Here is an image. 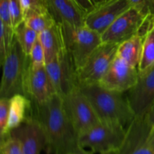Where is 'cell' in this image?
<instances>
[{
	"mask_svg": "<svg viewBox=\"0 0 154 154\" xmlns=\"http://www.w3.org/2000/svg\"><path fill=\"white\" fill-rule=\"evenodd\" d=\"M100 154H117V151H108L105 152V153H102Z\"/></svg>",
	"mask_w": 154,
	"mask_h": 154,
	"instance_id": "35",
	"label": "cell"
},
{
	"mask_svg": "<svg viewBox=\"0 0 154 154\" xmlns=\"http://www.w3.org/2000/svg\"><path fill=\"white\" fill-rule=\"evenodd\" d=\"M0 22L7 26H13L9 7V0H0Z\"/></svg>",
	"mask_w": 154,
	"mask_h": 154,
	"instance_id": "30",
	"label": "cell"
},
{
	"mask_svg": "<svg viewBox=\"0 0 154 154\" xmlns=\"http://www.w3.org/2000/svg\"><path fill=\"white\" fill-rule=\"evenodd\" d=\"M23 13L26 11H49L47 0H21Z\"/></svg>",
	"mask_w": 154,
	"mask_h": 154,
	"instance_id": "29",
	"label": "cell"
},
{
	"mask_svg": "<svg viewBox=\"0 0 154 154\" xmlns=\"http://www.w3.org/2000/svg\"><path fill=\"white\" fill-rule=\"evenodd\" d=\"M32 117L39 121L45 135L47 154H75L79 135L66 111L61 96L55 94L44 103L32 102Z\"/></svg>",
	"mask_w": 154,
	"mask_h": 154,
	"instance_id": "1",
	"label": "cell"
},
{
	"mask_svg": "<svg viewBox=\"0 0 154 154\" xmlns=\"http://www.w3.org/2000/svg\"><path fill=\"white\" fill-rule=\"evenodd\" d=\"M23 22L38 33L52 26L56 22L55 18L50 11H37L29 10L24 12Z\"/></svg>",
	"mask_w": 154,
	"mask_h": 154,
	"instance_id": "20",
	"label": "cell"
},
{
	"mask_svg": "<svg viewBox=\"0 0 154 154\" xmlns=\"http://www.w3.org/2000/svg\"><path fill=\"white\" fill-rule=\"evenodd\" d=\"M45 68L56 94L62 98L78 87L76 67L68 51L54 57L45 64Z\"/></svg>",
	"mask_w": 154,
	"mask_h": 154,
	"instance_id": "9",
	"label": "cell"
},
{
	"mask_svg": "<svg viewBox=\"0 0 154 154\" xmlns=\"http://www.w3.org/2000/svg\"><path fill=\"white\" fill-rule=\"evenodd\" d=\"M126 95L135 116L147 114L154 103V63L139 72L136 83Z\"/></svg>",
	"mask_w": 154,
	"mask_h": 154,
	"instance_id": "12",
	"label": "cell"
},
{
	"mask_svg": "<svg viewBox=\"0 0 154 154\" xmlns=\"http://www.w3.org/2000/svg\"><path fill=\"white\" fill-rule=\"evenodd\" d=\"M29 60V56L23 52L14 38L13 45L2 65L0 97L11 98L17 94L25 95L24 79Z\"/></svg>",
	"mask_w": 154,
	"mask_h": 154,
	"instance_id": "3",
	"label": "cell"
},
{
	"mask_svg": "<svg viewBox=\"0 0 154 154\" xmlns=\"http://www.w3.org/2000/svg\"><path fill=\"white\" fill-rule=\"evenodd\" d=\"M119 45L102 42L77 70V84L79 87L99 84L117 56Z\"/></svg>",
	"mask_w": 154,
	"mask_h": 154,
	"instance_id": "6",
	"label": "cell"
},
{
	"mask_svg": "<svg viewBox=\"0 0 154 154\" xmlns=\"http://www.w3.org/2000/svg\"><path fill=\"white\" fill-rule=\"evenodd\" d=\"M152 129L146 114L135 116L126 126L124 140L117 154H154Z\"/></svg>",
	"mask_w": 154,
	"mask_h": 154,
	"instance_id": "7",
	"label": "cell"
},
{
	"mask_svg": "<svg viewBox=\"0 0 154 154\" xmlns=\"http://www.w3.org/2000/svg\"><path fill=\"white\" fill-rule=\"evenodd\" d=\"M153 26H154V15L153 16Z\"/></svg>",
	"mask_w": 154,
	"mask_h": 154,
	"instance_id": "37",
	"label": "cell"
},
{
	"mask_svg": "<svg viewBox=\"0 0 154 154\" xmlns=\"http://www.w3.org/2000/svg\"><path fill=\"white\" fill-rule=\"evenodd\" d=\"M11 16L13 27H16L23 22L24 13L21 0H9Z\"/></svg>",
	"mask_w": 154,
	"mask_h": 154,
	"instance_id": "27",
	"label": "cell"
},
{
	"mask_svg": "<svg viewBox=\"0 0 154 154\" xmlns=\"http://www.w3.org/2000/svg\"><path fill=\"white\" fill-rule=\"evenodd\" d=\"M103 1H105V0H91V2H93V4L94 5H96V4H99V3L102 2Z\"/></svg>",
	"mask_w": 154,
	"mask_h": 154,
	"instance_id": "34",
	"label": "cell"
},
{
	"mask_svg": "<svg viewBox=\"0 0 154 154\" xmlns=\"http://www.w3.org/2000/svg\"><path fill=\"white\" fill-rule=\"evenodd\" d=\"M1 23L0 32V63H4L6 56L8 54L14 41V29L13 26Z\"/></svg>",
	"mask_w": 154,
	"mask_h": 154,
	"instance_id": "23",
	"label": "cell"
},
{
	"mask_svg": "<svg viewBox=\"0 0 154 154\" xmlns=\"http://www.w3.org/2000/svg\"><path fill=\"white\" fill-rule=\"evenodd\" d=\"M138 68L132 67L116 56L99 84L114 91L126 93L138 80Z\"/></svg>",
	"mask_w": 154,
	"mask_h": 154,
	"instance_id": "13",
	"label": "cell"
},
{
	"mask_svg": "<svg viewBox=\"0 0 154 154\" xmlns=\"http://www.w3.org/2000/svg\"><path fill=\"white\" fill-rule=\"evenodd\" d=\"M24 93L32 102L38 104L47 102L56 94L45 66L33 67L29 60L24 79Z\"/></svg>",
	"mask_w": 154,
	"mask_h": 154,
	"instance_id": "14",
	"label": "cell"
},
{
	"mask_svg": "<svg viewBox=\"0 0 154 154\" xmlns=\"http://www.w3.org/2000/svg\"><path fill=\"white\" fill-rule=\"evenodd\" d=\"M47 3L57 22L72 26H84L86 11L75 0H47Z\"/></svg>",
	"mask_w": 154,
	"mask_h": 154,
	"instance_id": "16",
	"label": "cell"
},
{
	"mask_svg": "<svg viewBox=\"0 0 154 154\" xmlns=\"http://www.w3.org/2000/svg\"><path fill=\"white\" fill-rule=\"evenodd\" d=\"M154 63V27L146 35L143 43L141 61L138 66V71L145 70Z\"/></svg>",
	"mask_w": 154,
	"mask_h": 154,
	"instance_id": "22",
	"label": "cell"
},
{
	"mask_svg": "<svg viewBox=\"0 0 154 154\" xmlns=\"http://www.w3.org/2000/svg\"><path fill=\"white\" fill-rule=\"evenodd\" d=\"M10 98H0V137L8 134Z\"/></svg>",
	"mask_w": 154,
	"mask_h": 154,
	"instance_id": "26",
	"label": "cell"
},
{
	"mask_svg": "<svg viewBox=\"0 0 154 154\" xmlns=\"http://www.w3.org/2000/svg\"><path fill=\"white\" fill-rule=\"evenodd\" d=\"M29 58L30 64L33 67H42L45 66L46 60H45V50L38 38L32 48L29 55Z\"/></svg>",
	"mask_w": 154,
	"mask_h": 154,
	"instance_id": "25",
	"label": "cell"
},
{
	"mask_svg": "<svg viewBox=\"0 0 154 154\" xmlns=\"http://www.w3.org/2000/svg\"><path fill=\"white\" fill-rule=\"evenodd\" d=\"M146 116H147V120H149L150 123L152 125H154V103L153 104V105L151 106V108H150L147 113L146 114Z\"/></svg>",
	"mask_w": 154,
	"mask_h": 154,
	"instance_id": "32",
	"label": "cell"
},
{
	"mask_svg": "<svg viewBox=\"0 0 154 154\" xmlns=\"http://www.w3.org/2000/svg\"><path fill=\"white\" fill-rule=\"evenodd\" d=\"M32 117V101L23 94L10 98L8 133Z\"/></svg>",
	"mask_w": 154,
	"mask_h": 154,
	"instance_id": "18",
	"label": "cell"
},
{
	"mask_svg": "<svg viewBox=\"0 0 154 154\" xmlns=\"http://www.w3.org/2000/svg\"><path fill=\"white\" fill-rule=\"evenodd\" d=\"M80 89L100 120L117 122L126 127L135 118L126 93L108 90L99 84L84 86Z\"/></svg>",
	"mask_w": 154,
	"mask_h": 154,
	"instance_id": "2",
	"label": "cell"
},
{
	"mask_svg": "<svg viewBox=\"0 0 154 154\" xmlns=\"http://www.w3.org/2000/svg\"><path fill=\"white\" fill-rule=\"evenodd\" d=\"M20 143L24 154H40L45 150V135L38 120L31 117L9 132Z\"/></svg>",
	"mask_w": 154,
	"mask_h": 154,
	"instance_id": "15",
	"label": "cell"
},
{
	"mask_svg": "<svg viewBox=\"0 0 154 154\" xmlns=\"http://www.w3.org/2000/svg\"><path fill=\"white\" fill-rule=\"evenodd\" d=\"M66 111L78 135L87 132L100 120L79 87H75L63 97Z\"/></svg>",
	"mask_w": 154,
	"mask_h": 154,
	"instance_id": "8",
	"label": "cell"
},
{
	"mask_svg": "<svg viewBox=\"0 0 154 154\" xmlns=\"http://www.w3.org/2000/svg\"><path fill=\"white\" fill-rule=\"evenodd\" d=\"M131 8L127 0H105L86 12L84 25L102 35L104 32Z\"/></svg>",
	"mask_w": 154,
	"mask_h": 154,
	"instance_id": "10",
	"label": "cell"
},
{
	"mask_svg": "<svg viewBox=\"0 0 154 154\" xmlns=\"http://www.w3.org/2000/svg\"><path fill=\"white\" fill-rule=\"evenodd\" d=\"M0 154H24L20 143L10 133L1 137Z\"/></svg>",
	"mask_w": 154,
	"mask_h": 154,
	"instance_id": "24",
	"label": "cell"
},
{
	"mask_svg": "<svg viewBox=\"0 0 154 154\" xmlns=\"http://www.w3.org/2000/svg\"><path fill=\"white\" fill-rule=\"evenodd\" d=\"M63 26L68 51L78 70L103 42L102 35L85 25L72 26L63 24Z\"/></svg>",
	"mask_w": 154,
	"mask_h": 154,
	"instance_id": "5",
	"label": "cell"
},
{
	"mask_svg": "<svg viewBox=\"0 0 154 154\" xmlns=\"http://www.w3.org/2000/svg\"><path fill=\"white\" fill-rule=\"evenodd\" d=\"M126 127L117 122L100 120L97 124L79 135V144L96 153L117 151L121 146Z\"/></svg>",
	"mask_w": 154,
	"mask_h": 154,
	"instance_id": "4",
	"label": "cell"
},
{
	"mask_svg": "<svg viewBox=\"0 0 154 154\" xmlns=\"http://www.w3.org/2000/svg\"><path fill=\"white\" fill-rule=\"evenodd\" d=\"M146 17L131 7L102 34V42L120 45L133 36L140 35Z\"/></svg>",
	"mask_w": 154,
	"mask_h": 154,
	"instance_id": "11",
	"label": "cell"
},
{
	"mask_svg": "<svg viewBox=\"0 0 154 154\" xmlns=\"http://www.w3.org/2000/svg\"><path fill=\"white\" fill-rule=\"evenodd\" d=\"M75 1L86 12L89 11L94 7V5L93 4L91 0H75Z\"/></svg>",
	"mask_w": 154,
	"mask_h": 154,
	"instance_id": "31",
	"label": "cell"
},
{
	"mask_svg": "<svg viewBox=\"0 0 154 154\" xmlns=\"http://www.w3.org/2000/svg\"><path fill=\"white\" fill-rule=\"evenodd\" d=\"M75 154H95L92 150H87V148L82 147L81 146H79L78 149L75 151Z\"/></svg>",
	"mask_w": 154,
	"mask_h": 154,
	"instance_id": "33",
	"label": "cell"
},
{
	"mask_svg": "<svg viewBox=\"0 0 154 154\" xmlns=\"http://www.w3.org/2000/svg\"><path fill=\"white\" fill-rule=\"evenodd\" d=\"M38 39L45 50L46 63L68 51L63 26L60 22H56L52 26L39 33Z\"/></svg>",
	"mask_w": 154,
	"mask_h": 154,
	"instance_id": "17",
	"label": "cell"
},
{
	"mask_svg": "<svg viewBox=\"0 0 154 154\" xmlns=\"http://www.w3.org/2000/svg\"><path fill=\"white\" fill-rule=\"evenodd\" d=\"M14 36L23 52L29 55L32 48L38 38V33L32 29L24 22L14 27Z\"/></svg>",
	"mask_w": 154,
	"mask_h": 154,
	"instance_id": "21",
	"label": "cell"
},
{
	"mask_svg": "<svg viewBox=\"0 0 154 154\" xmlns=\"http://www.w3.org/2000/svg\"><path fill=\"white\" fill-rule=\"evenodd\" d=\"M144 37L145 36L137 35L119 45L117 57L129 66L138 68L142 54Z\"/></svg>",
	"mask_w": 154,
	"mask_h": 154,
	"instance_id": "19",
	"label": "cell"
},
{
	"mask_svg": "<svg viewBox=\"0 0 154 154\" xmlns=\"http://www.w3.org/2000/svg\"><path fill=\"white\" fill-rule=\"evenodd\" d=\"M131 7L144 16L154 15V0H127Z\"/></svg>",
	"mask_w": 154,
	"mask_h": 154,
	"instance_id": "28",
	"label": "cell"
},
{
	"mask_svg": "<svg viewBox=\"0 0 154 154\" xmlns=\"http://www.w3.org/2000/svg\"><path fill=\"white\" fill-rule=\"evenodd\" d=\"M152 139H153V142L154 144V125L153 126V129H152Z\"/></svg>",
	"mask_w": 154,
	"mask_h": 154,
	"instance_id": "36",
	"label": "cell"
}]
</instances>
